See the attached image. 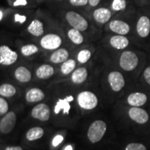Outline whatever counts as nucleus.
<instances>
[{"label":"nucleus","instance_id":"1","mask_svg":"<svg viewBox=\"0 0 150 150\" xmlns=\"http://www.w3.org/2000/svg\"><path fill=\"white\" fill-rule=\"evenodd\" d=\"M106 131V125L102 120H96L90 125L87 136L93 143L99 142L104 136Z\"/></svg>","mask_w":150,"mask_h":150},{"label":"nucleus","instance_id":"2","mask_svg":"<svg viewBox=\"0 0 150 150\" xmlns=\"http://www.w3.org/2000/svg\"><path fill=\"white\" fill-rule=\"evenodd\" d=\"M139 59L135 52L132 51H125L122 53L120 58V66L123 70L130 72L138 66Z\"/></svg>","mask_w":150,"mask_h":150},{"label":"nucleus","instance_id":"3","mask_svg":"<svg viewBox=\"0 0 150 150\" xmlns=\"http://www.w3.org/2000/svg\"><path fill=\"white\" fill-rule=\"evenodd\" d=\"M77 102L81 108L86 110H92L98 104V99L93 93L83 91L78 95Z\"/></svg>","mask_w":150,"mask_h":150},{"label":"nucleus","instance_id":"4","mask_svg":"<svg viewBox=\"0 0 150 150\" xmlns=\"http://www.w3.org/2000/svg\"><path fill=\"white\" fill-rule=\"evenodd\" d=\"M65 18L70 26L73 29H77L80 31H84L88 27L87 20L81 16L80 14L74 11H69L65 15Z\"/></svg>","mask_w":150,"mask_h":150},{"label":"nucleus","instance_id":"5","mask_svg":"<svg viewBox=\"0 0 150 150\" xmlns=\"http://www.w3.org/2000/svg\"><path fill=\"white\" fill-rule=\"evenodd\" d=\"M18 55L6 45L0 47V63L3 65H11L16 63Z\"/></svg>","mask_w":150,"mask_h":150},{"label":"nucleus","instance_id":"6","mask_svg":"<svg viewBox=\"0 0 150 150\" xmlns=\"http://www.w3.org/2000/svg\"><path fill=\"white\" fill-rule=\"evenodd\" d=\"M62 39L59 35L50 33L42 38L40 40V45L42 48L47 50H56L61 45Z\"/></svg>","mask_w":150,"mask_h":150},{"label":"nucleus","instance_id":"7","mask_svg":"<svg viewBox=\"0 0 150 150\" xmlns=\"http://www.w3.org/2000/svg\"><path fill=\"white\" fill-rule=\"evenodd\" d=\"M16 124V115L14 112L11 111L6 113L1 118L0 122V131L1 134H9L14 129Z\"/></svg>","mask_w":150,"mask_h":150},{"label":"nucleus","instance_id":"8","mask_svg":"<svg viewBox=\"0 0 150 150\" xmlns=\"http://www.w3.org/2000/svg\"><path fill=\"white\" fill-rule=\"evenodd\" d=\"M136 32L141 38H147L150 35V18L147 16H142L136 23Z\"/></svg>","mask_w":150,"mask_h":150},{"label":"nucleus","instance_id":"9","mask_svg":"<svg viewBox=\"0 0 150 150\" xmlns=\"http://www.w3.org/2000/svg\"><path fill=\"white\" fill-rule=\"evenodd\" d=\"M108 81L110 88L113 91L119 92L125 86V81L123 75L117 71H113L108 74Z\"/></svg>","mask_w":150,"mask_h":150},{"label":"nucleus","instance_id":"10","mask_svg":"<svg viewBox=\"0 0 150 150\" xmlns=\"http://www.w3.org/2000/svg\"><path fill=\"white\" fill-rule=\"evenodd\" d=\"M129 116L133 121L136 123L143 125L147 122L149 120V115L145 109L140 107L131 108L129 110Z\"/></svg>","mask_w":150,"mask_h":150},{"label":"nucleus","instance_id":"11","mask_svg":"<svg viewBox=\"0 0 150 150\" xmlns=\"http://www.w3.org/2000/svg\"><path fill=\"white\" fill-rule=\"evenodd\" d=\"M31 115L40 121H47L50 117V107L45 104H38L31 110Z\"/></svg>","mask_w":150,"mask_h":150},{"label":"nucleus","instance_id":"12","mask_svg":"<svg viewBox=\"0 0 150 150\" xmlns=\"http://www.w3.org/2000/svg\"><path fill=\"white\" fill-rule=\"evenodd\" d=\"M109 28L112 32L117 35H126L130 32V26L127 22L122 20H114L109 23Z\"/></svg>","mask_w":150,"mask_h":150},{"label":"nucleus","instance_id":"13","mask_svg":"<svg viewBox=\"0 0 150 150\" xmlns=\"http://www.w3.org/2000/svg\"><path fill=\"white\" fill-rule=\"evenodd\" d=\"M147 96L143 93H133L127 97V102L134 107H140L147 102Z\"/></svg>","mask_w":150,"mask_h":150},{"label":"nucleus","instance_id":"14","mask_svg":"<svg viewBox=\"0 0 150 150\" xmlns=\"http://www.w3.org/2000/svg\"><path fill=\"white\" fill-rule=\"evenodd\" d=\"M110 44L116 50H125L129 45V40L125 35H116L110 38Z\"/></svg>","mask_w":150,"mask_h":150},{"label":"nucleus","instance_id":"15","mask_svg":"<svg viewBox=\"0 0 150 150\" xmlns=\"http://www.w3.org/2000/svg\"><path fill=\"white\" fill-rule=\"evenodd\" d=\"M93 18L98 23L105 24L110 20L111 13L108 8H99L94 11Z\"/></svg>","mask_w":150,"mask_h":150},{"label":"nucleus","instance_id":"16","mask_svg":"<svg viewBox=\"0 0 150 150\" xmlns=\"http://www.w3.org/2000/svg\"><path fill=\"white\" fill-rule=\"evenodd\" d=\"M68 56L69 52L66 49L61 48L53 52V54L51 55V57H50V61L52 63H56V64L64 63L68 59Z\"/></svg>","mask_w":150,"mask_h":150},{"label":"nucleus","instance_id":"17","mask_svg":"<svg viewBox=\"0 0 150 150\" xmlns=\"http://www.w3.org/2000/svg\"><path fill=\"white\" fill-rule=\"evenodd\" d=\"M15 76L18 81L21 83H27L31 80V74L27 67L20 66L15 71Z\"/></svg>","mask_w":150,"mask_h":150},{"label":"nucleus","instance_id":"18","mask_svg":"<svg viewBox=\"0 0 150 150\" xmlns=\"http://www.w3.org/2000/svg\"><path fill=\"white\" fill-rule=\"evenodd\" d=\"M45 98V94L42 90L34 88L30 89L26 94V99L29 102H38Z\"/></svg>","mask_w":150,"mask_h":150},{"label":"nucleus","instance_id":"19","mask_svg":"<svg viewBox=\"0 0 150 150\" xmlns=\"http://www.w3.org/2000/svg\"><path fill=\"white\" fill-rule=\"evenodd\" d=\"M35 74H36V76L39 79H47L54 74V67L50 65H42L37 69Z\"/></svg>","mask_w":150,"mask_h":150},{"label":"nucleus","instance_id":"20","mask_svg":"<svg viewBox=\"0 0 150 150\" xmlns=\"http://www.w3.org/2000/svg\"><path fill=\"white\" fill-rule=\"evenodd\" d=\"M88 77V71L85 67H79L74 71L71 76L73 83L81 84L83 83Z\"/></svg>","mask_w":150,"mask_h":150},{"label":"nucleus","instance_id":"21","mask_svg":"<svg viewBox=\"0 0 150 150\" xmlns=\"http://www.w3.org/2000/svg\"><path fill=\"white\" fill-rule=\"evenodd\" d=\"M28 31L31 35L34 36L38 37L42 35L44 33V29H43L42 22L39 20H34L31 22L28 27Z\"/></svg>","mask_w":150,"mask_h":150},{"label":"nucleus","instance_id":"22","mask_svg":"<svg viewBox=\"0 0 150 150\" xmlns=\"http://www.w3.org/2000/svg\"><path fill=\"white\" fill-rule=\"evenodd\" d=\"M44 135V130L41 127H33V128L30 129L27 131L26 137L27 139L29 141H33V140H38L42 138Z\"/></svg>","mask_w":150,"mask_h":150},{"label":"nucleus","instance_id":"23","mask_svg":"<svg viewBox=\"0 0 150 150\" xmlns=\"http://www.w3.org/2000/svg\"><path fill=\"white\" fill-rule=\"evenodd\" d=\"M68 38L75 45H80L83 42V37L81 33V31L77 29H71L67 33Z\"/></svg>","mask_w":150,"mask_h":150},{"label":"nucleus","instance_id":"24","mask_svg":"<svg viewBox=\"0 0 150 150\" xmlns=\"http://www.w3.org/2000/svg\"><path fill=\"white\" fill-rule=\"evenodd\" d=\"M70 109V102L66 99L65 98L64 99H59V101L56 103L55 108H54V112H55V114H59L61 110H63V113L68 114Z\"/></svg>","mask_w":150,"mask_h":150},{"label":"nucleus","instance_id":"25","mask_svg":"<svg viewBox=\"0 0 150 150\" xmlns=\"http://www.w3.org/2000/svg\"><path fill=\"white\" fill-rule=\"evenodd\" d=\"M16 93V89L13 86L9 83H4L0 86V95L5 97L14 96Z\"/></svg>","mask_w":150,"mask_h":150},{"label":"nucleus","instance_id":"26","mask_svg":"<svg viewBox=\"0 0 150 150\" xmlns=\"http://www.w3.org/2000/svg\"><path fill=\"white\" fill-rule=\"evenodd\" d=\"M75 67H76V61L74 59L67 60L66 61L63 63L61 65V72L65 75L69 74L74 70Z\"/></svg>","mask_w":150,"mask_h":150},{"label":"nucleus","instance_id":"27","mask_svg":"<svg viewBox=\"0 0 150 150\" xmlns=\"http://www.w3.org/2000/svg\"><path fill=\"white\" fill-rule=\"evenodd\" d=\"M38 52V47L35 45H27L21 48V53L24 56H29L33 55Z\"/></svg>","mask_w":150,"mask_h":150},{"label":"nucleus","instance_id":"28","mask_svg":"<svg viewBox=\"0 0 150 150\" xmlns=\"http://www.w3.org/2000/svg\"><path fill=\"white\" fill-rule=\"evenodd\" d=\"M91 56V52L88 50H83L79 52L77 59L79 63H85L90 59Z\"/></svg>","mask_w":150,"mask_h":150},{"label":"nucleus","instance_id":"29","mask_svg":"<svg viewBox=\"0 0 150 150\" xmlns=\"http://www.w3.org/2000/svg\"><path fill=\"white\" fill-rule=\"evenodd\" d=\"M127 7L126 0H113L112 3V8L115 11H123Z\"/></svg>","mask_w":150,"mask_h":150},{"label":"nucleus","instance_id":"30","mask_svg":"<svg viewBox=\"0 0 150 150\" xmlns=\"http://www.w3.org/2000/svg\"><path fill=\"white\" fill-rule=\"evenodd\" d=\"M125 150H147V148L141 143L132 142V143L127 145Z\"/></svg>","mask_w":150,"mask_h":150},{"label":"nucleus","instance_id":"31","mask_svg":"<svg viewBox=\"0 0 150 150\" xmlns=\"http://www.w3.org/2000/svg\"><path fill=\"white\" fill-rule=\"evenodd\" d=\"M8 104L4 99L0 98V115H3L8 112Z\"/></svg>","mask_w":150,"mask_h":150},{"label":"nucleus","instance_id":"32","mask_svg":"<svg viewBox=\"0 0 150 150\" xmlns=\"http://www.w3.org/2000/svg\"><path fill=\"white\" fill-rule=\"evenodd\" d=\"M70 2L75 6H82L87 4L88 3V0H70Z\"/></svg>","mask_w":150,"mask_h":150},{"label":"nucleus","instance_id":"33","mask_svg":"<svg viewBox=\"0 0 150 150\" xmlns=\"http://www.w3.org/2000/svg\"><path fill=\"white\" fill-rule=\"evenodd\" d=\"M63 140V137L61 135H57L54 138L53 141H52V145L54 147H56L59 145L60 143H61Z\"/></svg>","mask_w":150,"mask_h":150},{"label":"nucleus","instance_id":"34","mask_svg":"<svg viewBox=\"0 0 150 150\" xmlns=\"http://www.w3.org/2000/svg\"><path fill=\"white\" fill-rule=\"evenodd\" d=\"M143 77L145 81L150 85V66L147 67L143 72Z\"/></svg>","mask_w":150,"mask_h":150},{"label":"nucleus","instance_id":"35","mask_svg":"<svg viewBox=\"0 0 150 150\" xmlns=\"http://www.w3.org/2000/svg\"><path fill=\"white\" fill-rule=\"evenodd\" d=\"M27 20L25 16H21V15H19L16 13L15 15V22H20V23H24V22Z\"/></svg>","mask_w":150,"mask_h":150},{"label":"nucleus","instance_id":"36","mask_svg":"<svg viewBox=\"0 0 150 150\" xmlns=\"http://www.w3.org/2000/svg\"><path fill=\"white\" fill-rule=\"evenodd\" d=\"M27 4V0H16L13 3L14 6H26Z\"/></svg>","mask_w":150,"mask_h":150},{"label":"nucleus","instance_id":"37","mask_svg":"<svg viewBox=\"0 0 150 150\" xmlns=\"http://www.w3.org/2000/svg\"><path fill=\"white\" fill-rule=\"evenodd\" d=\"M100 0H88V3L91 6H96L99 4Z\"/></svg>","mask_w":150,"mask_h":150},{"label":"nucleus","instance_id":"38","mask_svg":"<svg viewBox=\"0 0 150 150\" xmlns=\"http://www.w3.org/2000/svg\"><path fill=\"white\" fill-rule=\"evenodd\" d=\"M4 150H23V149L21 147H13V146H11V147H7Z\"/></svg>","mask_w":150,"mask_h":150},{"label":"nucleus","instance_id":"39","mask_svg":"<svg viewBox=\"0 0 150 150\" xmlns=\"http://www.w3.org/2000/svg\"><path fill=\"white\" fill-rule=\"evenodd\" d=\"M65 99H66L69 102H72V101L74 100V98H73L72 96H67V97H65Z\"/></svg>","mask_w":150,"mask_h":150},{"label":"nucleus","instance_id":"40","mask_svg":"<svg viewBox=\"0 0 150 150\" xmlns=\"http://www.w3.org/2000/svg\"><path fill=\"white\" fill-rule=\"evenodd\" d=\"M64 150H73V149H72V146L69 145H67V146H66V147H65Z\"/></svg>","mask_w":150,"mask_h":150},{"label":"nucleus","instance_id":"41","mask_svg":"<svg viewBox=\"0 0 150 150\" xmlns=\"http://www.w3.org/2000/svg\"><path fill=\"white\" fill-rule=\"evenodd\" d=\"M2 18H3V12L2 11H0V21L2 20Z\"/></svg>","mask_w":150,"mask_h":150}]
</instances>
